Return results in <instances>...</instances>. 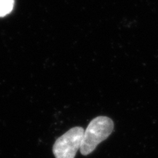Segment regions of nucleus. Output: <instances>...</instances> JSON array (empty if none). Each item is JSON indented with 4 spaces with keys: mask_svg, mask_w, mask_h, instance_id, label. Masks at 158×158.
Instances as JSON below:
<instances>
[{
    "mask_svg": "<svg viewBox=\"0 0 158 158\" xmlns=\"http://www.w3.org/2000/svg\"><path fill=\"white\" fill-rule=\"evenodd\" d=\"M114 127L113 120L107 116H98L92 119L84 130L81 153L85 156L92 153L99 144L109 137Z\"/></svg>",
    "mask_w": 158,
    "mask_h": 158,
    "instance_id": "f257e3e1",
    "label": "nucleus"
},
{
    "mask_svg": "<svg viewBox=\"0 0 158 158\" xmlns=\"http://www.w3.org/2000/svg\"><path fill=\"white\" fill-rule=\"evenodd\" d=\"M84 129L81 127L71 128L57 138L53 146V153L56 158H75L81 147Z\"/></svg>",
    "mask_w": 158,
    "mask_h": 158,
    "instance_id": "f03ea898",
    "label": "nucleus"
},
{
    "mask_svg": "<svg viewBox=\"0 0 158 158\" xmlns=\"http://www.w3.org/2000/svg\"><path fill=\"white\" fill-rule=\"evenodd\" d=\"M14 5V0H0V17L10 13Z\"/></svg>",
    "mask_w": 158,
    "mask_h": 158,
    "instance_id": "7ed1b4c3",
    "label": "nucleus"
}]
</instances>
